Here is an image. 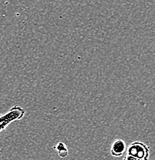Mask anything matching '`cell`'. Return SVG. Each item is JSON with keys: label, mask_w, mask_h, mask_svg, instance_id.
<instances>
[{"label": "cell", "mask_w": 155, "mask_h": 160, "mask_svg": "<svg viewBox=\"0 0 155 160\" xmlns=\"http://www.w3.org/2000/svg\"><path fill=\"white\" fill-rule=\"evenodd\" d=\"M26 111L19 106H13L9 111L0 115V133L4 131L11 123L23 119Z\"/></svg>", "instance_id": "obj_1"}, {"label": "cell", "mask_w": 155, "mask_h": 160, "mask_svg": "<svg viewBox=\"0 0 155 160\" xmlns=\"http://www.w3.org/2000/svg\"><path fill=\"white\" fill-rule=\"evenodd\" d=\"M126 152L127 154L141 159L148 160L149 158V148L142 142L137 141L131 143Z\"/></svg>", "instance_id": "obj_2"}, {"label": "cell", "mask_w": 155, "mask_h": 160, "mask_svg": "<svg viewBox=\"0 0 155 160\" xmlns=\"http://www.w3.org/2000/svg\"><path fill=\"white\" fill-rule=\"evenodd\" d=\"M127 144L123 139H116L113 142L111 148V153L114 157H120L127 152Z\"/></svg>", "instance_id": "obj_3"}, {"label": "cell", "mask_w": 155, "mask_h": 160, "mask_svg": "<svg viewBox=\"0 0 155 160\" xmlns=\"http://www.w3.org/2000/svg\"><path fill=\"white\" fill-rule=\"evenodd\" d=\"M53 149L56 150L58 155L60 158H66L68 156V149L66 145L63 142H59L56 146H53Z\"/></svg>", "instance_id": "obj_4"}, {"label": "cell", "mask_w": 155, "mask_h": 160, "mask_svg": "<svg viewBox=\"0 0 155 160\" xmlns=\"http://www.w3.org/2000/svg\"><path fill=\"white\" fill-rule=\"evenodd\" d=\"M123 160H144V159H138V158L134 157V156H131V155L126 154V155H125V156H124V157L123 158Z\"/></svg>", "instance_id": "obj_5"}]
</instances>
